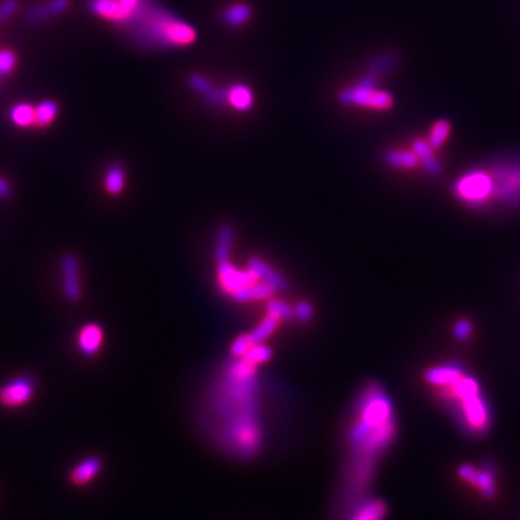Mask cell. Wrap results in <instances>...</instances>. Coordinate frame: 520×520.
<instances>
[{
	"mask_svg": "<svg viewBox=\"0 0 520 520\" xmlns=\"http://www.w3.org/2000/svg\"><path fill=\"white\" fill-rule=\"evenodd\" d=\"M339 101L344 106H357L371 110H387L393 106L392 95L384 90H377L371 79L344 88L340 92Z\"/></svg>",
	"mask_w": 520,
	"mask_h": 520,
	"instance_id": "obj_5",
	"label": "cell"
},
{
	"mask_svg": "<svg viewBox=\"0 0 520 520\" xmlns=\"http://www.w3.org/2000/svg\"><path fill=\"white\" fill-rule=\"evenodd\" d=\"M129 24L133 25L138 41L142 45L182 48L197 41V31L193 25L162 9H147L142 5Z\"/></svg>",
	"mask_w": 520,
	"mask_h": 520,
	"instance_id": "obj_4",
	"label": "cell"
},
{
	"mask_svg": "<svg viewBox=\"0 0 520 520\" xmlns=\"http://www.w3.org/2000/svg\"><path fill=\"white\" fill-rule=\"evenodd\" d=\"M312 315H314V308H312V305H311L309 302H307V301H301L298 305H296V307L293 308V317H295L296 320H298V321H301V323H308V321H311Z\"/></svg>",
	"mask_w": 520,
	"mask_h": 520,
	"instance_id": "obj_35",
	"label": "cell"
},
{
	"mask_svg": "<svg viewBox=\"0 0 520 520\" xmlns=\"http://www.w3.org/2000/svg\"><path fill=\"white\" fill-rule=\"evenodd\" d=\"M229 104L237 111H247L253 107L254 96L252 90L245 84H236L226 92Z\"/></svg>",
	"mask_w": 520,
	"mask_h": 520,
	"instance_id": "obj_19",
	"label": "cell"
},
{
	"mask_svg": "<svg viewBox=\"0 0 520 520\" xmlns=\"http://www.w3.org/2000/svg\"><path fill=\"white\" fill-rule=\"evenodd\" d=\"M16 10V0H5V2L0 5V21L6 19L13 12Z\"/></svg>",
	"mask_w": 520,
	"mask_h": 520,
	"instance_id": "obj_38",
	"label": "cell"
},
{
	"mask_svg": "<svg viewBox=\"0 0 520 520\" xmlns=\"http://www.w3.org/2000/svg\"><path fill=\"white\" fill-rule=\"evenodd\" d=\"M103 469V461L99 457H88L80 461L71 471V482L76 486H86L95 480Z\"/></svg>",
	"mask_w": 520,
	"mask_h": 520,
	"instance_id": "obj_15",
	"label": "cell"
},
{
	"mask_svg": "<svg viewBox=\"0 0 520 520\" xmlns=\"http://www.w3.org/2000/svg\"><path fill=\"white\" fill-rule=\"evenodd\" d=\"M124 184H126V175L122 166L117 163L111 165L106 172V179H104L106 191L110 195H119L124 188Z\"/></svg>",
	"mask_w": 520,
	"mask_h": 520,
	"instance_id": "obj_23",
	"label": "cell"
},
{
	"mask_svg": "<svg viewBox=\"0 0 520 520\" xmlns=\"http://www.w3.org/2000/svg\"><path fill=\"white\" fill-rule=\"evenodd\" d=\"M347 520H384L387 514V506L380 498L363 497L355 505L347 507Z\"/></svg>",
	"mask_w": 520,
	"mask_h": 520,
	"instance_id": "obj_11",
	"label": "cell"
},
{
	"mask_svg": "<svg viewBox=\"0 0 520 520\" xmlns=\"http://www.w3.org/2000/svg\"><path fill=\"white\" fill-rule=\"evenodd\" d=\"M473 332V325L470 321L467 320H460L455 327H454V337L458 340V341H464L467 340Z\"/></svg>",
	"mask_w": 520,
	"mask_h": 520,
	"instance_id": "obj_36",
	"label": "cell"
},
{
	"mask_svg": "<svg viewBox=\"0 0 520 520\" xmlns=\"http://www.w3.org/2000/svg\"><path fill=\"white\" fill-rule=\"evenodd\" d=\"M266 311L272 317L279 321H285L293 317V308L281 300H269L266 305Z\"/></svg>",
	"mask_w": 520,
	"mask_h": 520,
	"instance_id": "obj_32",
	"label": "cell"
},
{
	"mask_svg": "<svg viewBox=\"0 0 520 520\" xmlns=\"http://www.w3.org/2000/svg\"><path fill=\"white\" fill-rule=\"evenodd\" d=\"M454 193L469 206L481 207L493 194V179L481 171L467 174L454 185Z\"/></svg>",
	"mask_w": 520,
	"mask_h": 520,
	"instance_id": "obj_7",
	"label": "cell"
},
{
	"mask_svg": "<svg viewBox=\"0 0 520 520\" xmlns=\"http://www.w3.org/2000/svg\"><path fill=\"white\" fill-rule=\"evenodd\" d=\"M15 65H16V55L9 49L0 51V76H6V74L12 72Z\"/></svg>",
	"mask_w": 520,
	"mask_h": 520,
	"instance_id": "obj_34",
	"label": "cell"
},
{
	"mask_svg": "<svg viewBox=\"0 0 520 520\" xmlns=\"http://www.w3.org/2000/svg\"><path fill=\"white\" fill-rule=\"evenodd\" d=\"M412 149L416 154L419 162L423 163L425 170L428 171L431 175H438L441 172V166H439L437 158L434 156L432 146L428 142L422 140V139H416L414 142Z\"/></svg>",
	"mask_w": 520,
	"mask_h": 520,
	"instance_id": "obj_20",
	"label": "cell"
},
{
	"mask_svg": "<svg viewBox=\"0 0 520 520\" xmlns=\"http://www.w3.org/2000/svg\"><path fill=\"white\" fill-rule=\"evenodd\" d=\"M462 376H466V370H464V366H461L458 363H451V364L434 367V368H430L425 373L426 380H428L431 384L441 386V387L454 384Z\"/></svg>",
	"mask_w": 520,
	"mask_h": 520,
	"instance_id": "obj_14",
	"label": "cell"
},
{
	"mask_svg": "<svg viewBox=\"0 0 520 520\" xmlns=\"http://www.w3.org/2000/svg\"><path fill=\"white\" fill-rule=\"evenodd\" d=\"M10 120L19 127H29L35 124V107L28 103L16 104L10 111Z\"/></svg>",
	"mask_w": 520,
	"mask_h": 520,
	"instance_id": "obj_26",
	"label": "cell"
},
{
	"mask_svg": "<svg viewBox=\"0 0 520 520\" xmlns=\"http://www.w3.org/2000/svg\"><path fill=\"white\" fill-rule=\"evenodd\" d=\"M217 281L220 289L231 298L237 291L257 282L259 279L247 268L245 270L238 269L230 260H225V262L217 263Z\"/></svg>",
	"mask_w": 520,
	"mask_h": 520,
	"instance_id": "obj_9",
	"label": "cell"
},
{
	"mask_svg": "<svg viewBox=\"0 0 520 520\" xmlns=\"http://www.w3.org/2000/svg\"><path fill=\"white\" fill-rule=\"evenodd\" d=\"M450 133H451V124L447 120H439L431 129L428 143L432 146V149H438V147L442 146V143L447 140Z\"/></svg>",
	"mask_w": 520,
	"mask_h": 520,
	"instance_id": "obj_30",
	"label": "cell"
},
{
	"mask_svg": "<svg viewBox=\"0 0 520 520\" xmlns=\"http://www.w3.org/2000/svg\"><path fill=\"white\" fill-rule=\"evenodd\" d=\"M241 359L250 361L254 366H260V364H263V363H266L272 359V350L265 343L254 344L246 352L245 357H241Z\"/></svg>",
	"mask_w": 520,
	"mask_h": 520,
	"instance_id": "obj_31",
	"label": "cell"
},
{
	"mask_svg": "<svg viewBox=\"0 0 520 520\" xmlns=\"http://www.w3.org/2000/svg\"><path fill=\"white\" fill-rule=\"evenodd\" d=\"M233 238H234V230L230 225H222L216 237V245H214V257L216 262H225V260H230L231 247H233Z\"/></svg>",
	"mask_w": 520,
	"mask_h": 520,
	"instance_id": "obj_18",
	"label": "cell"
},
{
	"mask_svg": "<svg viewBox=\"0 0 520 520\" xmlns=\"http://www.w3.org/2000/svg\"><path fill=\"white\" fill-rule=\"evenodd\" d=\"M90 9L92 13L100 16L101 19L110 21L113 24L119 22L117 0H91Z\"/></svg>",
	"mask_w": 520,
	"mask_h": 520,
	"instance_id": "obj_22",
	"label": "cell"
},
{
	"mask_svg": "<svg viewBox=\"0 0 520 520\" xmlns=\"http://www.w3.org/2000/svg\"><path fill=\"white\" fill-rule=\"evenodd\" d=\"M384 163L393 168L412 170L418 166L419 159L415 152L411 151H390L384 155Z\"/></svg>",
	"mask_w": 520,
	"mask_h": 520,
	"instance_id": "obj_21",
	"label": "cell"
},
{
	"mask_svg": "<svg viewBox=\"0 0 520 520\" xmlns=\"http://www.w3.org/2000/svg\"><path fill=\"white\" fill-rule=\"evenodd\" d=\"M277 291L269 285V284H265V282H254L243 289L237 291L233 296L231 300L234 302H252V301H269L272 300V296L276 293Z\"/></svg>",
	"mask_w": 520,
	"mask_h": 520,
	"instance_id": "obj_16",
	"label": "cell"
},
{
	"mask_svg": "<svg viewBox=\"0 0 520 520\" xmlns=\"http://www.w3.org/2000/svg\"><path fill=\"white\" fill-rule=\"evenodd\" d=\"M58 106L54 101H44L38 107H35V126L45 127L52 123V120L57 117Z\"/></svg>",
	"mask_w": 520,
	"mask_h": 520,
	"instance_id": "obj_27",
	"label": "cell"
},
{
	"mask_svg": "<svg viewBox=\"0 0 520 520\" xmlns=\"http://www.w3.org/2000/svg\"><path fill=\"white\" fill-rule=\"evenodd\" d=\"M36 390V383L29 376H19L0 386V406L15 409L28 405Z\"/></svg>",
	"mask_w": 520,
	"mask_h": 520,
	"instance_id": "obj_8",
	"label": "cell"
},
{
	"mask_svg": "<svg viewBox=\"0 0 520 520\" xmlns=\"http://www.w3.org/2000/svg\"><path fill=\"white\" fill-rule=\"evenodd\" d=\"M61 275L63 289L67 300L77 302L81 298V279H80V263L77 257L67 253L61 257Z\"/></svg>",
	"mask_w": 520,
	"mask_h": 520,
	"instance_id": "obj_10",
	"label": "cell"
},
{
	"mask_svg": "<svg viewBox=\"0 0 520 520\" xmlns=\"http://www.w3.org/2000/svg\"><path fill=\"white\" fill-rule=\"evenodd\" d=\"M254 346V343L252 341V337L250 334H241V336H238L233 343H231V347H230V355L233 359H241L245 357L246 352L250 350V347Z\"/></svg>",
	"mask_w": 520,
	"mask_h": 520,
	"instance_id": "obj_33",
	"label": "cell"
},
{
	"mask_svg": "<svg viewBox=\"0 0 520 520\" xmlns=\"http://www.w3.org/2000/svg\"><path fill=\"white\" fill-rule=\"evenodd\" d=\"M493 179V194L506 204H520V162L498 163L490 174Z\"/></svg>",
	"mask_w": 520,
	"mask_h": 520,
	"instance_id": "obj_6",
	"label": "cell"
},
{
	"mask_svg": "<svg viewBox=\"0 0 520 520\" xmlns=\"http://www.w3.org/2000/svg\"><path fill=\"white\" fill-rule=\"evenodd\" d=\"M496 473L497 467L493 461L485 462V467L478 470L474 486L480 490L482 497L493 498L496 496Z\"/></svg>",
	"mask_w": 520,
	"mask_h": 520,
	"instance_id": "obj_17",
	"label": "cell"
},
{
	"mask_svg": "<svg viewBox=\"0 0 520 520\" xmlns=\"http://www.w3.org/2000/svg\"><path fill=\"white\" fill-rule=\"evenodd\" d=\"M439 398L461 428L471 435H485L491 423L487 400L481 396L474 377L462 376L450 386H442Z\"/></svg>",
	"mask_w": 520,
	"mask_h": 520,
	"instance_id": "obj_3",
	"label": "cell"
},
{
	"mask_svg": "<svg viewBox=\"0 0 520 520\" xmlns=\"http://www.w3.org/2000/svg\"><path fill=\"white\" fill-rule=\"evenodd\" d=\"M104 343V330L96 323L83 325L77 334V346L84 356H95Z\"/></svg>",
	"mask_w": 520,
	"mask_h": 520,
	"instance_id": "obj_12",
	"label": "cell"
},
{
	"mask_svg": "<svg viewBox=\"0 0 520 520\" xmlns=\"http://www.w3.org/2000/svg\"><path fill=\"white\" fill-rule=\"evenodd\" d=\"M12 194V190H10V185L0 177V197L2 198H6Z\"/></svg>",
	"mask_w": 520,
	"mask_h": 520,
	"instance_id": "obj_39",
	"label": "cell"
},
{
	"mask_svg": "<svg viewBox=\"0 0 520 520\" xmlns=\"http://www.w3.org/2000/svg\"><path fill=\"white\" fill-rule=\"evenodd\" d=\"M252 16V9L245 3H236L226 9L222 19L230 26H241L245 25Z\"/></svg>",
	"mask_w": 520,
	"mask_h": 520,
	"instance_id": "obj_25",
	"label": "cell"
},
{
	"mask_svg": "<svg viewBox=\"0 0 520 520\" xmlns=\"http://www.w3.org/2000/svg\"><path fill=\"white\" fill-rule=\"evenodd\" d=\"M246 268L257 276V279L260 282L272 285L276 291H285L288 288V282L285 281V277L279 272L275 270L268 262H265L263 259H260V257L249 259Z\"/></svg>",
	"mask_w": 520,
	"mask_h": 520,
	"instance_id": "obj_13",
	"label": "cell"
},
{
	"mask_svg": "<svg viewBox=\"0 0 520 520\" xmlns=\"http://www.w3.org/2000/svg\"><path fill=\"white\" fill-rule=\"evenodd\" d=\"M458 476L469 482V485L474 486L476 485V480H477V476H478V469L470 466V464H462V466L458 469Z\"/></svg>",
	"mask_w": 520,
	"mask_h": 520,
	"instance_id": "obj_37",
	"label": "cell"
},
{
	"mask_svg": "<svg viewBox=\"0 0 520 520\" xmlns=\"http://www.w3.org/2000/svg\"><path fill=\"white\" fill-rule=\"evenodd\" d=\"M213 437L229 454L249 460L263 445V426L259 415L257 366L233 359L217 379L211 398Z\"/></svg>",
	"mask_w": 520,
	"mask_h": 520,
	"instance_id": "obj_1",
	"label": "cell"
},
{
	"mask_svg": "<svg viewBox=\"0 0 520 520\" xmlns=\"http://www.w3.org/2000/svg\"><path fill=\"white\" fill-rule=\"evenodd\" d=\"M67 6H68V0H52V2H49L48 5L32 9L29 12V17L32 21L45 19V17H48L51 15H57V13L65 10Z\"/></svg>",
	"mask_w": 520,
	"mask_h": 520,
	"instance_id": "obj_28",
	"label": "cell"
},
{
	"mask_svg": "<svg viewBox=\"0 0 520 520\" xmlns=\"http://www.w3.org/2000/svg\"><path fill=\"white\" fill-rule=\"evenodd\" d=\"M119 25H127L143 5V0H117Z\"/></svg>",
	"mask_w": 520,
	"mask_h": 520,
	"instance_id": "obj_29",
	"label": "cell"
},
{
	"mask_svg": "<svg viewBox=\"0 0 520 520\" xmlns=\"http://www.w3.org/2000/svg\"><path fill=\"white\" fill-rule=\"evenodd\" d=\"M282 321H279L277 318H275V317H272V315L268 314L266 317L259 323V325L252 332H249L250 337H252V341L254 344L265 343L272 336V334L277 330V327H279Z\"/></svg>",
	"mask_w": 520,
	"mask_h": 520,
	"instance_id": "obj_24",
	"label": "cell"
},
{
	"mask_svg": "<svg viewBox=\"0 0 520 520\" xmlns=\"http://www.w3.org/2000/svg\"><path fill=\"white\" fill-rule=\"evenodd\" d=\"M355 412L356 418L347 432L350 448L344 474L347 507L366 497L376 462L396 435L393 403L383 387L363 389L356 400Z\"/></svg>",
	"mask_w": 520,
	"mask_h": 520,
	"instance_id": "obj_2",
	"label": "cell"
}]
</instances>
